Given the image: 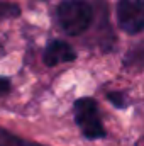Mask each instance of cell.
<instances>
[{
  "label": "cell",
  "mask_w": 144,
  "mask_h": 146,
  "mask_svg": "<svg viewBox=\"0 0 144 146\" xmlns=\"http://www.w3.org/2000/svg\"><path fill=\"white\" fill-rule=\"evenodd\" d=\"M73 117L80 134L85 139L98 141L107 136V129L100 114V106L93 97H78L73 102Z\"/></svg>",
  "instance_id": "6da1fadb"
},
{
  "label": "cell",
  "mask_w": 144,
  "mask_h": 146,
  "mask_svg": "<svg viewBox=\"0 0 144 146\" xmlns=\"http://www.w3.org/2000/svg\"><path fill=\"white\" fill-rule=\"evenodd\" d=\"M59 29L68 36H80L90 29L93 9L87 0H61L56 9Z\"/></svg>",
  "instance_id": "7a4b0ae2"
},
{
  "label": "cell",
  "mask_w": 144,
  "mask_h": 146,
  "mask_svg": "<svg viewBox=\"0 0 144 146\" xmlns=\"http://www.w3.org/2000/svg\"><path fill=\"white\" fill-rule=\"evenodd\" d=\"M119 27L131 34H141L144 29V3L143 0H119L115 7Z\"/></svg>",
  "instance_id": "3957f363"
},
{
  "label": "cell",
  "mask_w": 144,
  "mask_h": 146,
  "mask_svg": "<svg viewBox=\"0 0 144 146\" xmlns=\"http://www.w3.org/2000/svg\"><path fill=\"white\" fill-rule=\"evenodd\" d=\"M78 58L75 48L63 39H53L46 44L42 51V63L48 68H54L63 63H73Z\"/></svg>",
  "instance_id": "277c9868"
},
{
  "label": "cell",
  "mask_w": 144,
  "mask_h": 146,
  "mask_svg": "<svg viewBox=\"0 0 144 146\" xmlns=\"http://www.w3.org/2000/svg\"><path fill=\"white\" fill-rule=\"evenodd\" d=\"M0 146H48V145L26 139V138L17 136L15 133H12V131L0 126Z\"/></svg>",
  "instance_id": "5b68a950"
},
{
  "label": "cell",
  "mask_w": 144,
  "mask_h": 146,
  "mask_svg": "<svg viewBox=\"0 0 144 146\" xmlns=\"http://www.w3.org/2000/svg\"><path fill=\"white\" fill-rule=\"evenodd\" d=\"M107 100L115 107V109H127L129 107V95L124 92V90H112V92H107Z\"/></svg>",
  "instance_id": "8992f818"
},
{
  "label": "cell",
  "mask_w": 144,
  "mask_h": 146,
  "mask_svg": "<svg viewBox=\"0 0 144 146\" xmlns=\"http://www.w3.org/2000/svg\"><path fill=\"white\" fill-rule=\"evenodd\" d=\"M124 65H126V68H136L137 72H141V68H143V48L137 46L134 51H131L127 54V58L124 60Z\"/></svg>",
  "instance_id": "52a82bcc"
},
{
  "label": "cell",
  "mask_w": 144,
  "mask_h": 146,
  "mask_svg": "<svg viewBox=\"0 0 144 146\" xmlns=\"http://www.w3.org/2000/svg\"><path fill=\"white\" fill-rule=\"evenodd\" d=\"M20 15V7L12 2L0 0V19H15Z\"/></svg>",
  "instance_id": "ba28073f"
},
{
  "label": "cell",
  "mask_w": 144,
  "mask_h": 146,
  "mask_svg": "<svg viewBox=\"0 0 144 146\" xmlns=\"http://www.w3.org/2000/svg\"><path fill=\"white\" fill-rule=\"evenodd\" d=\"M12 92V82L9 76H0V97H7Z\"/></svg>",
  "instance_id": "9c48e42d"
},
{
  "label": "cell",
  "mask_w": 144,
  "mask_h": 146,
  "mask_svg": "<svg viewBox=\"0 0 144 146\" xmlns=\"http://www.w3.org/2000/svg\"><path fill=\"white\" fill-rule=\"evenodd\" d=\"M5 56V48H3V44L0 42V58H3Z\"/></svg>",
  "instance_id": "30bf717a"
}]
</instances>
